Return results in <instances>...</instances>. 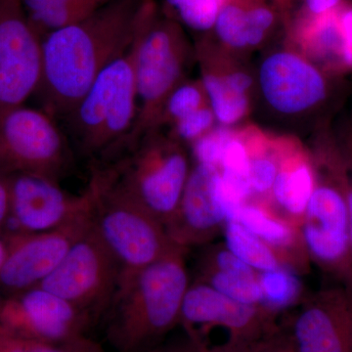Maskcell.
Segmentation results:
<instances>
[{
	"mask_svg": "<svg viewBox=\"0 0 352 352\" xmlns=\"http://www.w3.org/2000/svg\"><path fill=\"white\" fill-rule=\"evenodd\" d=\"M144 0H110L80 22L43 38L36 96L65 120L109 65L129 50Z\"/></svg>",
	"mask_w": 352,
	"mask_h": 352,
	"instance_id": "6da1fadb",
	"label": "cell"
},
{
	"mask_svg": "<svg viewBox=\"0 0 352 352\" xmlns=\"http://www.w3.org/2000/svg\"><path fill=\"white\" fill-rule=\"evenodd\" d=\"M186 250L176 247L142 270L120 278L105 317L106 340L116 352H148L180 325L190 277Z\"/></svg>",
	"mask_w": 352,
	"mask_h": 352,
	"instance_id": "7a4b0ae2",
	"label": "cell"
},
{
	"mask_svg": "<svg viewBox=\"0 0 352 352\" xmlns=\"http://www.w3.org/2000/svg\"><path fill=\"white\" fill-rule=\"evenodd\" d=\"M157 132L126 136L92 170L126 192L166 228L179 206L192 166L182 143Z\"/></svg>",
	"mask_w": 352,
	"mask_h": 352,
	"instance_id": "3957f363",
	"label": "cell"
},
{
	"mask_svg": "<svg viewBox=\"0 0 352 352\" xmlns=\"http://www.w3.org/2000/svg\"><path fill=\"white\" fill-rule=\"evenodd\" d=\"M138 112L132 43L102 72L64 120L78 151L98 161L131 131Z\"/></svg>",
	"mask_w": 352,
	"mask_h": 352,
	"instance_id": "277c9868",
	"label": "cell"
},
{
	"mask_svg": "<svg viewBox=\"0 0 352 352\" xmlns=\"http://www.w3.org/2000/svg\"><path fill=\"white\" fill-rule=\"evenodd\" d=\"M138 112L127 135L154 129L170 92L182 82L189 45L182 25L162 15L153 0H144L133 41Z\"/></svg>",
	"mask_w": 352,
	"mask_h": 352,
	"instance_id": "5b68a950",
	"label": "cell"
},
{
	"mask_svg": "<svg viewBox=\"0 0 352 352\" xmlns=\"http://www.w3.org/2000/svg\"><path fill=\"white\" fill-rule=\"evenodd\" d=\"M87 187L94 198L95 228L119 263L120 277L154 263L176 247L163 224L105 176L92 170Z\"/></svg>",
	"mask_w": 352,
	"mask_h": 352,
	"instance_id": "8992f818",
	"label": "cell"
},
{
	"mask_svg": "<svg viewBox=\"0 0 352 352\" xmlns=\"http://www.w3.org/2000/svg\"><path fill=\"white\" fill-rule=\"evenodd\" d=\"M314 161L316 182L300 229L310 259L324 272L352 288L351 224L335 143Z\"/></svg>",
	"mask_w": 352,
	"mask_h": 352,
	"instance_id": "52a82bcc",
	"label": "cell"
},
{
	"mask_svg": "<svg viewBox=\"0 0 352 352\" xmlns=\"http://www.w3.org/2000/svg\"><path fill=\"white\" fill-rule=\"evenodd\" d=\"M71 159L68 139L43 109L22 105L0 116V170L59 182Z\"/></svg>",
	"mask_w": 352,
	"mask_h": 352,
	"instance_id": "ba28073f",
	"label": "cell"
},
{
	"mask_svg": "<svg viewBox=\"0 0 352 352\" xmlns=\"http://www.w3.org/2000/svg\"><path fill=\"white\" fill-rule=\"evenodd\" d=\"M120 266L92 220L61 263L38 285L98 321L107 311L119 286Z\"/></svg>",
	"mask_w": 352,
	"mask_h": 352,
	"instance_id": "9c48e42d",
	"label": "cell"
},
{
	"mask_svg": "<svg viewBox=\"0 0 352 352\" xmlns=\"http://www.w3.org/2000/svg\"><path fill=\"white\" fill-rule=\"evenodd\" d=\"M43 67V38L21 0H0V116L36 94Z\"/></svg>",
	"mask_w": 352,
	"mask_h": 352,
	"instance_id": "30bf717a",
	"label": "cell"
},
{
	"mask_svg": "<svg viewBox=\"0 0 352 352\" xmlns=\"http://www.w3.org/2000/svg\"><path fill=\"white\" fill-rule=\"evenodd\" d=\"M276 314L263 305L231 300L196 279L185 294L180 325L185 331L196 327L226 329L229 339L219 351L242 352L279 330L275 325Z\"/></svg>",
	"mask_w": 352,
	"mask_h": 352,
	"instance_id": "8fae6325",
	"label": "cell"
},
{
	"mask_svg": "<svg viewBox=\"0 0 352 352\" xmlns=\"http://www.w3.org/2000/svg\"><path fill=\"white\" fill-rule=\"evenodd\" d=\"M91 223L92 212L52 230L6 233L3 236L6 256L0 270V288L11 296L38 287L56 270Z\"/></svg>",
	"mask_w": 352,
	"mask_h": 352,
	"instance_id": "7c38bea8",
	"label": "cell"
},
{
	"mask_svg": "<svg viewBox=\"0 0 352 352\" xmlns=\"http://www.w3.org/2000/svg\"><path fill=\"white\" fill-rule=\"evenodd\" d=\"M94 322L82 310L41 287L9 296L0 305V328L43 342L87 337Z\"/></svg>",
	"mask_w": 352,
	"mask_h": 352,
	"instance_id": "4fadbf2b",
	"label": "cell"
},
{
	"mask_svg": "<svg viewBox=\"0 0 352 352\" xmlns=\"http://www.w3.org/2000/svg\"><path fill=\"white\" fill-rule=\"evenodd\" d=\"M10 175V220L20 232L52 230L92 212L90 189L74 195L59 182L29 173ZM11 232V231H10Z\"/></svg>",
	"mask_w": 352,
	"mask_h": 352,
	"instance_id": "5bb4252c",
	"label": "cell"
},
{
	"mask_svg": "<svg viewBox=\"0 0 352 352\" xmlns=\"http://www.w3.org/2000/svg\"><path fill=\"white\" fill-rule=\"evenodd\" d=\"M300 305L288 333L296 352H352V288L320 289Z\"/></svg>",
	"mask_w": 352,
	"mask_h": 352,
	"instance_id": "9a60e30c",
	"label": "cell"
},
{
	"mask_svg": "<svg viewBox=\"0 0 352 352\" xmlns=\"http://www.w3.org/2000/svg\"><path fill=\"white\" fill-rule=\"evenodd\" d=\"M259 85L270 107L286 115L318 107L331 94L324 72L305 57L289 51L273 53L264 60Z\"/></svg>",
	"mask_w": 352,
	"mask_h": 352,
	"instance_id": "2e32d148",
	"label": "cell"
},
{
	"mask_svg": "<svg viewBox=\"0 0 352 352\" xmlns=\"http://www.w3.org/2000/svg\"><path fill=\"white\" fill-rule=\"evenodd\" d=\"M219 175L214 166H192L179 206L166 226L173 244L187 251L210 244L222 231L227 219L217 193Z\"/></svg>",
	"mask_w": 352,
	"mask_h": 352,
	"instance_id": "e0dca14e",
	"label": "cell"
},
{
	"mask_svg": "<svg viewBox=\"0 0 352 352\" xmlns=\"http://www.w3.org/2000/svg\"><path fill=\"white\" fill-rule=\"evenodd\" d=\"M314 160L300 149L283 148L265 207L279 219L300 227L315 187Z\"/></svg>",
	"mask_w": 352,
	"mask_h": 352,
	"instance_id": "ac0fdd59",
	"label": "cell"
},
{
	"mask_svg": "<svg viewBox=\"0 0 352 352\" xmlns=\"http://www.w3.org/2000/svg\"><path fill=\"white\" fill-rule=\"evenodd\" d=\"M278 13L266 0H226L212 30L226 47H254L274 30Z\"/></svg>",
	"mask_w": 352,
	"mask_h": 352,
	"instance_id": "d6986e66",
	"label": "cell"
},
{
	"mask_svg": "<svg viewBox=\"0 0 352 352\" xmlns=\"http://www.w3.org/2000/svg\"><path fill=\"white\" fill-rule=\"evenodd\" d=\"M234 220L270 245L287 267L298 275L309 270L310 259L300 227L279 219L263 206L252 201L242 206Z\"/></svg>",
	"mask_w": 352,
	"mask_h": 352,
	"instance_id": "ffe728a7",
	"label": "cell"
},
{
	"mask_svg": "<svg viewBox=\"0 0 352 352\" xmlns=\"http://www.w3.org/2000/svg\"><path fill=\"white\" fill-rule=\"evenodd\" d=\"M337 10L321 17L300 14L296 31L309 61L314 65L318 62L336 72L342 69V38Z\"/></svg>",
	"mask_w": 352,
	"mask_h": 352,
	"instance_id": "44dd1931",
	"label": "cell"
},
{
	"mask_svg": "<svg viewBox=\"0 0 352 352\" xmlns=\"http://www.w3.org/2000/svg\"><path fill=\"white\" fill-rule=\"evenodd\" d=\"M222 232L227 249L258 272L287 267L270 245L236 220L226 221Z\"/></svg>",
	"mask_w": 352,
	"mask_h": 352,
	"instance_id": "7402d4cb",
	"label": "cell"
},
{
	"mask_svg": "<svg viewBox=\"0 0 352 352\" xmlns=\"http://www.w3.org/2000/svg\"><path fill=\"white\" fill-rule=\"evenodd\" d=\"M245 142L251 166V201L265 206L276 178L284 147L271 148L263 139L250 138Z\"/></svg>",
	"mask_w": 352,
	"mask_h": 352,
	"instance_id": "603a6c76",
	"label": "cell"
},
{
	"mask_svg": "<svg viewBox=\"0 0 352 352\" xmlns=\"http://www.w3.org/2000/svg\"><path fill=\"white\" fill-rule=\"evenodd\" d=\"M204 69L201 85L207 94L215 119L224 126L239 122L249 111L248 94H240L229 87L222 76Z\"/></svg>",
	"mask_w": 352,
	"mask_h": 352,
	"instance_id": "cb8c5ba5",
	"label": "cell"
},
{
	"mask_svg": "<svg viewBox=\"0 0 352 352\" xmlns=\"http://www.w3.org/2000/svg\"><path fill=\"white\" fill-rule=\"evenodd\" d=\"M258 282L263 291V307L275 314L302 302L305 298L298 274L291 268L280 267L259 272Z\"/></svg>",
	"mask_w": 352,
	"mask_h": 352,
	"instance_id": "d4e9b609",
	"label": "cell"
},
{
	"mask_svg": "<svg viewBox=\"0 0 352 352\" xmlns=\"http://www.w3.org/2000/svg\"><path fill=\"white\" fill-rule=\"evenodd\" d=\"M251 166L247 142L234 134L222 155L219 173L222 179L247 203L252 200Z\"/></svg>",
	"mask_w": 352,
	"mask_h": 352,
	"instance_id": "484cf974",
	"label": "cell"
},
{
	"mask_svg": "<svg viewBox=\"0 0 352 352\" xmlns=\"http://www.w3.org/2000/svg\"><path fill=\"white\" fill-rule=\"evenodd\" d=\"M197 280L222 295L245 305H263V296L258 278H247L199 267Z\"/></svg>",
	"mask_w": 352,
	"mask_h": 352,
	"instance_id": "4316f807",
	"label": "cell"
},
{
	"mask_svg": "<svg viewBox=\"0 0 352 352\" xmlns=\"http://www.w3.org/2000/svg\"><path fill=\"white\" fill-rule=\"evenodd\" d=\"M208 97L201 82H182L170 92L157 116L154 129L163 124L173 126L177 120L208 106Z\"/></svg>",
	"mask_w": 352,
	"mask_h": 352,
	"instance_id": "83f0119b",
	"label": "cell"
},
{
	"mask_svg": "<svg viewBox=\"0 0 352 352\" xmlns=\"http://www.w3.org/2000/svg\"><path fill=\"white\" fill-rule=\"evenodd\" d=\"M0 352H106L87 337L66 342L28 339L0 328Z\"/></svg>",
	"mask_w": 352,
	"mask_h": 352,
	"instance_id": "f1b7e54d",
	"label": "cell"
},
{
	"mask_svg": "<svg viewBox=\"0 0 352 352\" xmlns=\"http://www.w3.org/2000/svg\"><path fill=\"white\" fill-rule=\"evenodd\" d=\"M190 27L198 31H210L226 0H170Z\"/></svg>",
	"mask_w": 352,
	"mask_h": 352,
	"instance_id": "f546056e",
	"label": "cell"
},
{
	"mask_svg": "<svg viewBox=\"0 0 352 352\" xmlns=\"http://www.w3.org/2000/svg\"><path fill=\"white\" fill-rule=\"evenodd\" d=\"M199 267L247 278H258L259 273L243 263L224 244L210 245L201 256Z\"/></svg>",
	"mask_w": 352,
	"mask_h": 352,
	"instance_id": "4dcf8cb0",
	"label": "cell"
},
{
	"mask_svg": "<svg viewBox=\"0 0 352 352\" xmlns=\"http://www.w3.org/2000/svg\"><path fill=\"white\" fill-rule=\"evenodd\" d=\"M233 136L234 133L226 127H219L201 136L193 143L196 163L219 168L226 146Z\"/></svg>",
	"mask_w": 352,
	"mask_h": 352,
	"instance_id": "1f68e13d",
	"label": "cell"
},
{
	"mask_svg": "<svg viewBox=\"0 0 352 352\" xmlns=\"http://www.w3.org/2000/svg\"><path fill=\"white\" fill-rule=\"evenodd\" d=\"M214 119L212 108L205 106L173 124L171 138L180 143L190 142L193 144L199 138L210 131Z\"/></svg>",
	"mask_w": 352,
	"mask_h": 352,
	"instance_id": "d6a6232c",
	"label": "cell"
},
{
	"mask_svg": "<svg viewBox=\"0 0 352 352\" xmlns=\"http://www.w3.org/2000/svg\"><path fill=\"white\" fill-rule=\"evenodd\" d=\"M336 159L339 170L342 188L346 195L351 224V241L352 251V138H347L342 145L336 143Z\"/></svg>",
	"mask_w": 352,
	"mask_h": 352,
	"instance_id": "836d02e7",
	"label": "cell"
},
{
	"mask_svg": "<svg viewBox=\"0 0 352 352\" xmlns=\"http://www.w3.org/2000/svg\"><path fill=\"white\" fill-rule=\"evenodd\" d=\"M342 38V69H352V2L346 0L337 10Z\"/></svg>",
	"mask_w": 352,
	"mask_h": 352,
	"instance_id": "e575fe53",
	"label": "cell"
},
{
	"mask_svg": "<svg viewBox=\"0 0 352 352\" xmlns=\"http://www.w3.org/2000/svg\"><path fill=\"white\" fill-rule=\"evenodd\" d=\"M249 352H296L288 333L280 330L270 333L267 337L254 344L249 349Z\"/></svg>",
	"mask_w": 352,
	"mask_h": 352,
	"instance_id": "d590c367",
	"label": "cell"
},
{
	"mask_svg": "<svg viewBox=\"0 0 352 352\" xmlns=\"http://www.w3.org/2000/svg\"><path fill=\"white\" fill-rule=\"evenodd\" d=\"M148 352H214V349H208L205 342L198 336L186 332L184 338L170 344H161Z\"/></svg>",
	"mask_w": 352,
	"mask_h": 352,
	"instance_id": "8d00e7d4",
	"label": "cell"
},
{
	"mask_svg": "<svg viewBox=\"0 0 352 352\" xmlns=\"http://www.w3.org/2000/svg\"><path fill=\"white\" fill-rule=\"evenodd\" d=\"M10 214V175L0 170V235L8 226Z\"/></svg>",
	"mask_w": 352,
	"mask_h": 352,
	"instance_id": "74e56055",
	"label": "cell"
},
{
	"mask_svg": "<svg viewBox=\"0 0 352 352\" xmlns=\"http://www.w3.org/2000/svg\"><path fill=\"white\" fill-rule=\"evenodd\" d=\"M346 0H303L302 15L321 17L339 9Z\"/></svg>",
	"mask_w": 352,
	"mask_h": 352,
	"instance_id": "f35d334b",
	"label": "cell"
},
{
	"mask_svg": "<svg viewBox=\"0 0 352 352\" xmlns=\"http://www.w3.org/2000/svg\"><path fill=\"white\" fill-rule=\"evenodd\" d=\"M110 0H21L25 12L30 13L43 7L63 6V4L69 3H82V2H88V3L98 4L103 6L106 2Z\"/></svg>",
	"mask_w": 352,
	"mask_h": 352,
	"instance_id": "ab89813d",
	"label": "cell"
},
{
	"mask_svg": "<svg viewBox=\"0 0 352 352\" xmlns=\"http://www.w3.org/2000/svg\"><path fill=\"white\" fill-rule=\"evenodd\" d=\"M227 85L240 94H248L252 87V80L251 76L245 72L236 71L228 75L222 76Z\"/></svg>",
	"mask_w": 352,
	"mask_h": 352,
	"instance_id": "60d3db41",
	"label": "cell"
},
{
	"mask_svg": "<svg viewBox=\"0 0 352 352\" xmlns=\"http://www.w3.org/2000/svg\"><path fill=\"white\" fill-rule=\"evenodd\" d=\"M294 0H273L274 6L276 7L280 13L287 14L291 9Z\"/></svg>",
	"mask_w": 352,
	"mask_h": 352,
	"instance_id": "b9f144b4",
	"label": "cell"
},
{
	"mask_svg": "<svg viewBox=\"0 0 352 352\" xmlns=\"http://www.w3.org/2000/svg\"><path fill=\"white\" fill-rule=\"evenodd\" d=\"M6 243L4 238L0 235V270H1L2 265H3L4 261H6Z\"/></svg>",
	"mask_w": 352,
	"mask_h": 352,
	"instance_id": "7bdbcfd3",
	"label": "cell"
},
{
	"mask_svg": "<svg viewBox=\"0 0 352 352\" xmlns=\"http://www.w3.org/2000/svg\"><path fill=\"white\" fill-rule=\"evenodd\" d=\"M249 349H250V347H249ZM249 349H245V351H242V352H249Z\"/></svg>",
	"mask_w": 352,
	"mask_h": 352,
	"instance_id": "ee69618b",
	"label": "cell"
},
{
	"mask_svg": "<svg viewBox=\"0 0 352 352\" xmlns=\"http://www.w3.org/2000/svg\"><path fill=\"white\" fill-rule=\"evenodd\" d=\"M2 300H1V298H0V305H1Z\"/></svg>",
	"mask_w": 352,
	"mask_h": 352,
	"instance_id": "f6af8a7d",
	"label": "cell"
},
{
	"mask_svg": "<svg viewBox=\"0 0 352 352\" xmlns=\"http://www.w3.org/2000/svg\"><path fill=\"white\" fill-rule=\"evenodd\" d=\"M351 138H352V135H351Z\"/></svg>",
	"mask_w": 352,
	"mask_h": 352,
	"instance_id": "bcb514c9",
	"label": "cell"
}]
</instances>
